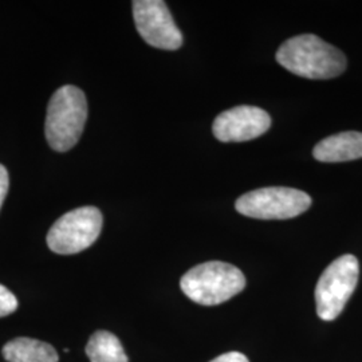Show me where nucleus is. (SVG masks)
<instances>
[{
    "instance_id": "2",
    "label": "nucleus",
    "mask_w": 362,
    "mask_h": 362,
    "mask_svg": "<svg viewBox=\"0 0 362 362\" xmlns=\"http://www.w3.org/2000/svg\"><path fill=\"white\" fill-rule=\"evenodd\" d=\"M88 119L85 93L66 85L52 94L46 115V139L52 149L67 152L77 145Z\"/></svg>"
},
{
    "instance_id": "6",
    "label": "nucleus",
    "mask_w": 362,
    "mask_h": 362,
    "mask_svg": "<svg viewBox=\"0 0 362 362\" xmlns=\"http://www.w3.org/2000/svg\"><path fill=\"white\" fill-rule=\"evenodd\" d=\"M104 218L98 208L81 207L65 214L52 224L47 246L59 255L78 254L98 239Z\"/></svg>"
},
{
    "instance_id": "11",
    "label": "nucleus",
    "mask_w": 362,
    "mask_h": 362,
    "mask_svg": "<svg viewBox=\"0 0 362 362\" xmlns=\"http://www.w3.org/2000/svg\"><path fill=\"white\" fill-rule=\"evenodd\" d=\"M86 354L91 362H129L119 339L106 330L95 332L90 337Z\"/></svg>"
},
{
    "instance_id": "4",
    "label": "nucleus",
    "mask_w": 362,
    "mask_h": 362,
    "mask_svg": "<svg viewBox=\"0 0 362 362\" xmlns=\"http://www.w3.org/2000/svg\"><path fill=\"white\" fill-rule=\"evenodd\" d=\"M360 264L354 255H342L322 272L315 287L317 314L324 321H334L345 309L358 284Z\"/></svg>"
},
{
    "instance_id": "7",
    "label": "nucleus",
    "mask_w": 362,
    "mask_h": 362,
    "mask_svg": "<svg viewBox=\"0 0 362 362\" xmlns=\"http://www.w3.org/2000/svg\"><path fill=\"white\" fill-rule=\"evenodd\" d=\"M133 18L139 34L148 45L169 52L180 49L182 34L176 26L165 1H133Z\"/></svg>"
},
{
    "instance_id": "5",
    "label": "nucleus",
    "mask_w": 362,
    "mask_h": 362,
    "mask_svg": "<svg viewBox=\"0 0 362 362\" xmlns=\"http://www.w3.org/2000/svg\"><path fill=\"white\" fill-rule=\"evenodd\" d=\"M311 206V197L306 192L287 188L269 187L251 191L240 196L235 207L248 218L260 220H285L297 218Z\"/></svg>"
},
{
    "instance_id": "12",
    "label": "nucleus",
    "mask_w": 362,
    "mask_h": 362,
    "mask_svg": "<svg viewBox=\"0 0 362 362\" xmlns=\"http://www.w3.org/2000/svg\"><path fill=\"white\" fill-rule=\"evenodd\" d=\"M16 309H18L16 297L7 287L0 285V318L13 314Z\"/></svg>"
},
{
    "instance_id": "9",
    "label": "nucleus",
    "mask_w": 362,
    "mask_h": 362,
    "mask_svg": "<svg viewBox=\"0 0 362 362\" xmlns=\"http://www.w3.org/2000/svg\"><path fill=\"white\" fill-rule=\"evenodd\" d=\"M313 156L322 163H344L362 158V133L342 132L315 145Z\"/></svg>"
},
{
    "instance_id": "13",
    "label": "nucleus",
    "mask_w": 362,
    "mask_h": 362,
    "mask_svg": "<svg viewBox=\"0 0 362 362\" xmlns=\"http://www.w3.org/2000/svg\"><path fill=\"white\" fill-rule=\"evenodd\" d=\"M8 187H10V177H8V172L6 167H3L0 164V208L3 206V202L8 192Z\"/></svg>"
},
{
    "instance_id": "1",
    "label": "nucleus",
    "mask_w": 362,
    "mask_h": 362,
    "mask_svg": "<svg viewBox=\"0 0 362 362\" xmlns=\"http://www.w3.org/2000/svg\"><path fill=\"white\" fill-rule=\"evenodd\" d=\"M276 61L290 73L309 79L338 77L348 64L344 52L313 34L287 39L276 52Z\"/></svg>"
},
{
    "instance_id": "10",
    "label": "nucleus",
    "mask_w": 362,
    "mask_h": 362,
    "mask_svg": "<svg viewBox=\"0 0 362 362\" xmlns=\"http://www.w3.org/2000/svg\"><path fill=\"white\" fill-rule=\"evenodd\" d=\"M3 357L8 362H58L57 350L50 344L21 337L3 346Z\"/></svg>"
},
{
    "instance_id": "14",
    "label": "nucleus",
    "mask_w": 362,
    "mask_h": 362,
    "mask_svg": "<svg viewBox=\"0 0 362 362\" xmlns=\"http://www.w3.org/2000/svg\"><path fill=\"white\" fill-rule=\"evenodd\" d=\"M209 362H250L243 353L239 351H230L226 354H221L219 357L214 358Z\"/></svg>"
},
{
    "instance_id": "8",
    "label": "nucleus",
    "mask_w": 362,
    "mask_h": 362,
    "mask_svg": "<svg viewBox=\"0 0 362 362\" xmlns=\"http://www.w3.org/2000/svg\"><path fill=\"white\" fill-rule=\"evenodd\" d=\"M272 117L258 106L242 105L220 113L214 121V136L221 143H243L264 134Z\"/></svg>"
},
{
    "instance_id": "3",
    "label": "nucleus",
    "mask_w": 362,
    "mask_h": 362,
    "mask_svg": "<svg viewBox=\"0 0 362 362\" xmlns=\"http://www.w3.org/2000/svg\"><path fill=\"white\" fill-rule=\"evenodd\" d=\"M182 293L196 303L215 306L235 297L246 287V278L238 267L224 262H207L182 275Z\"/></svg>"
}]
</instances>
